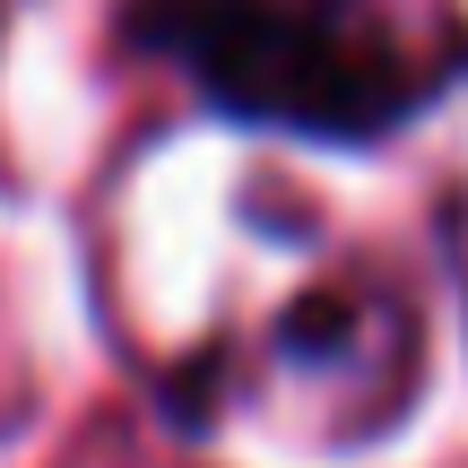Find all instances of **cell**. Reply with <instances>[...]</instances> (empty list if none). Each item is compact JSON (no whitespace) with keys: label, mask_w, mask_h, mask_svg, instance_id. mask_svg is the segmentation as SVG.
I'll return each instance as SVG.
<instances>
[{"label":"cell","mask_w":468,"mask_h":468,"mask_svg":"<svg viewBox=\"0 0 468 468\" xmlns=\"http://www.w3.org/2000/svg\"><path fill=\"white\" fill-rule=\"evenodd\" d=\"M131 35L174 52L218 104L295 122V131L356 139L408 104L399 61H382L365 35L330 27L321 9H286V0H139Z\"/></svg>","instance_id":"6da1fadb"}]
</instances>
